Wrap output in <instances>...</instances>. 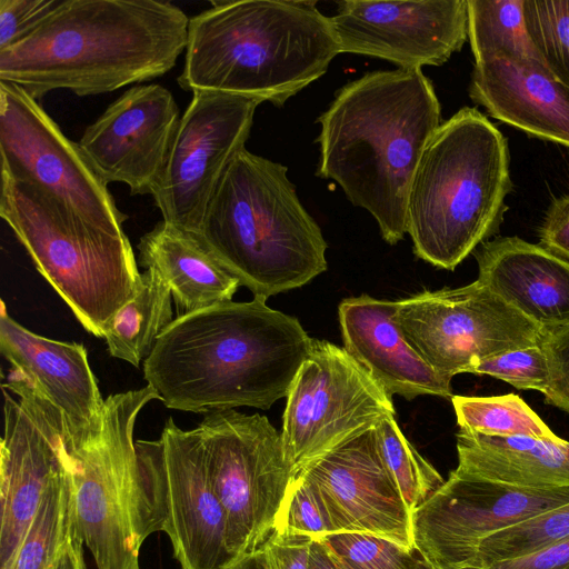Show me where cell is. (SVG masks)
I'll list each match as a JSON object with an SVG mask.
<instances>
[{
  "label": "cell",
  "mask_w": 569,
  "mask_h": 569,
  "mask_svg": "<svg viewBox=\"0 0 569 569\" xmlns=\"http://www.w3.org/2000/svg\"><path fill=\"white\" fill-rule=\"evenodd\" d=\"M447 569H482V568L475 567V566H461V567H452V568H447Z\"/></svg>",
  "instance_id": "obj_44"
},
{
  "label": "cell",
  "mask_w": 569,
  "mask_h": 569,
  "mask_svg": "<svg viewBox=\"0 0 569 569\" xmlns=\"http://www.w3.org/2000/svg\"><path fill=\"white\" fill-rule=\"evenodd\" d=\"M459 430L486 436L558 438L543 420L517 395L452 396Z\"/></svg>",
  "instance_id": "obj_29"
},
{
  "label": "cell",
  "mask_w": 569,
  "mask_h": 569,
  "mask_svg": "<svg viewBox=\"0 0 569 569\" xmlns=\"http://www.w3.org/2000/svg\"><path fill=\"white\" fill-rule=\"evenodd\" d=\"M267 299L224 301L179 315L143 361L167 408L212 413L269 409L286 398L312 343L299 320Z\"/></svg>",
  "instance_id": "obj_1"
},
{
  "label": "cell",
  "mask_w": 569,
  "mask_h": 569,
  "mask_svg": "<svg viewBox=\"0 0 569 569\" xmlns=\"http://www.w3.org/2000/svg\"><path fill=\"white\" fill-rule=\"evenodd\" d=\"M281 439L296 476L395 415L391 397L343 348L312 339L287 395Z\"/></svg>",
  "instance_id": "obj_11"
},
{
  "label": "cell",
  "mask_w": 569,
  "mask_h": 569,
  "mask_svg": "<svg viewBox=\"0 0 569 569\" xmlns=\"http://www.w3.org/2000/svg\"><path fill=\"white\" fill-rule=\"evenodd\" d=\"M152 400L159 396L148 385L109 396L100 435L70 450L77 530L98 569H140L144 539L133 429L139 412Z\"/></svg>",
  "instance_id": "obj_8"
},
{
  "label": "cell",
  "mask_w": 569,
  "mask_h": 569,
  "mask_svg": "<svg viewBox=\"0 0 569 569\" xmlns=\"http://www.w3.org/2000/svg\"><path fill=\"white\" fill-rule=\"evenodd\" d=\"M309 569H339L337 561L320 539L310 545Z\"/></svg>",
  "instance_id": "obj_42"
},
{
  "label": "cell",
  "mask_w": 569,
  "mask_h": 569,
  "mask_svg": "<svg viewBox=\"0 0 569 569\" xmlns=\"http://www.w3.org/2000/svg\"><path fill=\"white\" fill-rule=\"evenodd\" d=\"M190 18L179 86L282 107L340 53L316 1H211Z\"/></svg>",
  "instance_id": "obj_4"
},
{
  "label": "cell",
  "mask_w": 569,
  "mask_h": 569,
  "mask_svg": "<svg viewBox=\"0 0 569 569\" xmlns=\"http://www.w3.org/2000/svg\"><path fill=\"white\" fill-rule=\"evenodd\" d=\"M315 538L272 532L262 545L268 569H309L310 545Z\"/></svg>",
  "instance_id": "obj_38"
},
{
  "label": "cell",
  "mask_w": 569,
  "mask_h": 569,
  "mask_svg": "<svg viewBox=\"0 0 569 569\" xmlns=\"http://www.w3.org/2000/svg\"><path fill=\"white\" fill-rule=\"evenodd\" d=\"M523 13L545 66L569 86V0H523Z\"/></svg>",
  "instance_id": "obj_33"
},
{
  "label": "cell",
  "mask_w": 569,
  "mask_h": 569,
  "mask_svg": "<svg viewBox=\"0 0 569 569\" xmlns=\"http://www.w3.org/2000/svg\"><path fill=\"white\" fill-rule=\"evenodd\" d=\"M468 372L487 375L519 390H538L543 395L550 385V370L540 345L489 357L472 365Z\"/></svg>",
  "instance_id": "obj_35"
},
{
  "label": "cell",
  "mask_w": 569,
  "mask_h": 569,
  "mask_svg": "<svg viewBox=\"0 0 569 569\" xmlns=\"http://www.w3.org/2000/svg\"><path fill=\"white\" fill-rule=\"evenodd\" d=\"M138 251L139 262L166 281L180 315L230 301L240 286L198 233L163 220L140 238Z\"/></svg>",
  "instance_id": "obj_25"
},
{
  "label": "cell",
  "mask_w": 569,
  "mask_h": 569,
  "mask_svg": "<svg viewBox=\"0 0 569 569\" xmlns=\"http://www.w3.org/2000/svg\"><path fill=\"white\" fill-rule=\"evenodd\" d=\"M172 295L152 268L141 273V286L112 318L104 339L110 356L139 367L151 353L157 339L173 321Z\"/></svg>",
  "instance_id": "obj_26"
},
{
  "label": "cell",
  "mask_w": 569,
  "mask_h": 569,
  "mask_svg": "<svg viewBox=\"0 0 569 569\" xmlns=\"http://www.w3.org/2000/svg\"><path fill=\"white\" fill-rule=\"evenodd\" d=\"M375 429L383 465L413 513L445 480L408 441L395 415L381 419Z\"/></svg>",
  "instance_id": "obj_30"
},
{
  "label": "cell",
  "mask_w": 569,
  "mask_h": 569,
  "mask_svg": "<svg viewBox=\"0 0 569 569\" xmlns=\"http://www.w3.org/2000/svg\"><path fill=\"white\" fill-rule=\"evenodd\" d=\"M469 96L492 118L569 147V86L542 63L498 56L475 64Z\"/></svg>",
  "instance_id": "obj_22"
},
{
  "label": "cell",
  "mask_w": 569,
  "mask_h": 569,
  "mask_svg": "<svg viewBox=\"0 0 569 569\" xmlns=\"http://www.w3.org/2000/svg\"><path fill=\"white\" fill-rule=\"evenodd\" d=\"M477 280L542 330L569 323V261L519 237H499L473 252Z\"/></svg>",
  "instance_id": "obj_23"
},
{
  "label": "cell",
  "mask_w": 569,
  "mask_h": 569,
  "mask_svg": "<svg viewBox=\"0 0 569 569\" xmlns=\"http://www.w3.org/2000/svg\"><path fill=\"white\" fill-rule=\"evenodd\" d=\"M82 547L80 537H73L50 569H87Z\"/></svg>",
  "instance_id": "obj_41"
},
{
  "label": "cell",
  "mask_w": 569,
  "mask_h": 569,
  "mask_svg": "<svg viewBox=\"0 0 569 569\" xmlns=\"http://www.w3.org/2000/svg\"><path fill=\"white\" fill-rule=\"evenodd\" d=\"M569 538V502L495 532L480 541L467 566L519 558Z\"/></svg>",
  "instance_id": "obj_31"
},
{
  "label": "cell",
  "mask_w": 569,
  "mask_h": 569,
  "mask_svg": "<svg viewBox=\"0 0 569 569\" xmlns=\"http://www.w3.org/2000/svg\"><path fill=\"white\" fill-rule=\"evenodd\" d=\"M457 472L506 486L569 488V441L530 436L457 433Z\"/></svg>",
  "instance_id": "obj_24"
},
{
  "label": "cell",
  "mask_w": 569,
  "mask_h": 569,
  "mask_svg": "<svg viewBox=\"0 0 569 569\" xmlns=\"http://www.w3.org/2000/svg\"><path fill=\"white\" fill-rule=\"evenodd\" d=\"M273 532L315 539L337 533L320 492L303 476H296Z\"/></svg>",
  "instance_id": "obj_34"
},
{
  "label": "cell",
  "mask_w": 569,
  "mask_h": 569,
  "mask_svg": "<svg viewBox=\"0 0 569 569\" xmlns=\"http://www.w3.org/2000/svg\"><path fill=\"white\" fill-rule=\"evenodd\" d=\"M512 190L508 143L476 108L443 121L428 141L407 201L415 254L455 270L496 234Z\"/></svg>",
  "instance_id": "obj_6"
},
{
  "label": "cell",
  "mask_w": 569,
  "mask_h": 569,
  "mask_svg": "<svg viewBox=\"0 0 569 569\" xmlns=\"http://www.w3.org/2000/svg\"><path fill=\"white\" fill-rule=\"evenodd\" d=\"M209 476L238 558L260 548L273 532L296 473L281 433L267 417L236 410L209 413L199 423Z\"/></svg>",
  "instance_id": "obj_10"
},
{
  "label": "cell",
  "mask_w": 569,
  "mask_h": 569,
  "mask_svg": "<svg viewBox=\"0 0 569 569\" xmlns=\"http://www.w3.org/2000/svg\"><path fill=\"white\" fill-rule=\"evenodd\" d=\"M259 104L242 96L192 92L151 193L164 222L200 232L221 178L246 148Z\"/></svg>",
  "instance_id": "obj_14"
},
{
  "label": "cell",
  "mask_w": 569,
  "mask_h": 569,
  "mask_svg": "<svg viewBox=\"0 0 569 569\" xmlns=\"http://www.w3.org/2000/svg\"><path fill=\"white\" fill-rule=\"evenodd\" d=\"M393 319L421 358L450 379L489 357L540 345L543 333L478 280L401 299Z\"/></svg>",
  "instance_id": "obj_12"
},
{
  "label": "cell",
  "mask_w": 569,
  "mask_h": 569,
  "mask_svg": "<svg viewBox=\"0 0 569 569\" xmlns=\"http://www.w3.org/2000/svg\"><path fill=\"white\" fill-rule=\"evenodd\" d=\"M397 301L368 295L338 308L343 349L392 397H452L451 379L435 371L409 345L393 317Z\"/></svg>",
  "instance_id": "obj_21"
},
{
  "label": "cell",
  "mask_w": 569,
  "mask_h": 569,
  "mask_svg": "<svg viewBox=\"0 0 569 569\" xmlns=\"http://www.w3.org/2000/svg\"><path fill=\"white\" fill-rule=\"evenodd\" d=\"M297 475L316 486L337 533L373 535L415 548L412 513L383 465L375 427L308 463Z\"/></svg>",
  "instance_id": "obj_19"
},
{
  "label": "cell",
  "mask_w": 569,
  "mask_h": 569,
  "mask_svg": "<svg viewBox=\"0 0 569 569\" xmlns=\"http://www.w3.org/2000/svg\"><path fill=\"white\" fill-rule=\"evenodd\" d=\"M317 176L366 209L386 242L407 233V201L423 150L442 123L421 69L372 71L342 86L318 118Z\"/></svg>",
  "instance_id": "obj_3"
},
{
  "label": "cell",
  "mask_w": 569,
  "mask_h": 569,
  "mask_svg": "<svg viewBox=\"0 0 569 569\" xmlns=\"http://www.w3.org/2000/svg\"><path fill=\"white\" fill-rule=\"evenodd\" d=\"M540 346L550 370L546 402L569 415V323L543 330Z\"/></svg>",
  "instance_id": "obj_36"
},
{
  "label": "cell",
  "mask_w": 569,
  "mask_h": 569,
  "mask_svg": "<svg viewBox=\"0 0 569 569\" xmlns=\"http://www.w3.org/2000/svg\"><path fill=\"white\" fill-rule=\"evenodd\" d=\"M0 216L80 325L103 338L114 315L141 286L126 232L98 227L3 171Z\"/></svg>",
  "instance_id": "obj_7"
},
{
  "label": "cell",
  "mask_w": 569,
  "mask_h": 569,
  "mask_svg": "<svg viewBox=\"0 0 569 569\" xmlns=\"http://www.w3.org/2000/svg\"><path fill=\"white\" fill-rule=\"evenodd\" d=\"M330 21L340 53L403 69L441 66L468 38L467 0H342Z\"/></svg>",
  "instance_id": "obj_17"
},
{
  "label": "cell",
  "mask_w": 569,
  "mask_h": 569,
  "mask_svg": "<svg viewBox=\"0 0 569 569\" xmlns=\"http://www.w3.org/2000/svg\"><path fill=\"white\" fill-rule=\"evenodd\" d=\"M332 555V553H331ZM333 556V555H332ZM335 560L337 561L338 563V567L339 569H351L350 567H348L347 565H345L343 562H341L340 560H338L335 556H333Z\"/></svg>",
  "instance_id": "obj_45"
},
{
  "label": "cell",
  "mask_w": 569,
  "mask_h": 569,
  "mask_svg": "<svg viewBox=\"0 0 569 569\" xmlns=\"http://www.w3.org/2000/svg\"><path fill=\"white\" fill-rule=\"evenodd\" d=\"M72 470L71 458V462L51 479L12 569H50L70 540L79 536Z\"/></svg>",
  "instance_id": "obj_27"
},
{
  "label": "cell",
  "mask_w": 569,
  "mask_h": 569,
  "mask_svg": "<svg viewBox=\"0 0 569 569\" xmlns=\"http://www.w3.org/2000/svg\"><path fill=\"white\" fill-rule=\"evenodd\" d=\"M1 171L43 190L82 218L123 233L121 212L108 184L93 169L79 143L21 87L0 81Z\"/></svg>",
  "instance_id": "obj_13"
},
{
  "label": "cell",
  "mask_w": 569,
  "mask_h": 569,
  "mask_svg": "<svg viewBox=\"0 0 569 569\" xmlns=\"http://www.w3.org/2000/svg\"><path fill=\"white\" fill-rule=\"evenodd\" d=\"M189 20L169 1L62 0L0 51V81L38 101L59 89L84 97L154 79L186 51Z\"/></svg>",
  "instance_id": "obj_2"
},
{
  "label": "cell",
  "mask_w": 569,
  "mask_h": 569,
  "mask_svg": "<svg viewBox=\"0 0 569 569\" xmlns=\"http://www.w3.org/2000/svg\"><path fill=\"white\" fill-rule=\"evenodd\" d=\"M569 502V488L520 489L456 470L412 513L415 547L437 568L469 565L482 539Z\"/></svg>",
  "instance_id": "obj_16"
},
{
  "label": "cell",
  "mask_w": 569,
  "mask_h": 569,
  "mask_svg": "<svg viewBox=\"0 0 569 569\" xmlns=\"http://www.w3.org/2000/svg\"><path fill=\"white\" fill-rule=\"evenodd\" d=\"M482 569H569V538L539 551L498 561Z\"/></svg>",
  "instance_id": "obj_40"
},
{
  "label": "cell",
  "mask_w": 569,
  "mask_h": 569,
  "mask_svg": "<svg viewBox=\"0 0 569 569\" xmlns=\"http://www.w3.org/2000/svg\"><path fill=\"white\" fill-rule=\"evenodd\" d=\"M0 350L13 372L60 411L69 450L100 435L104 400L82 343L57 341L31 332L9 316L1 301Z\"/></svg>",
  "instance_id": "obj_20"
},
{
  "label": "cell",
  "mask_w": 569,
  "mask_h": 569,
  "mask_svg": "<svg viewBox=\"0 0 569 569\" xmlns=\"http://www.w3.org/2000/svg\"><path fill=\"white\" fill-rule=\"evenodd\" d=\"M62 0H0V51L30 33Z\"/></svg>",
  "instance_id": "obj_37"
},
{
  "label": "cell",
  "mask_w": 569,
  "mask_h": 569,
  "mask_svg": "<svg viewBox=\"0 0 569 569\" xmlns=\"http://www.w3.org/2000/svg\"><path fill=\"white\" fill-rule=\"evenodd\" d=\"M0 569H12L51 479L71 462L60 411L13 371L2 385Z\"/></svg>",
  "instance_id": "obj_15"
},
{
  "label": "cell",
  "mask_w": 569,
  "mask_h": 569,
  "mask_svg": "<svg viewBox=\"0 0 569 569\" xmlns=\"http://www.w3.org/2000/svg\"><path fill=\"white\" fill-rule=\"evenodd\" d=\"M142 537L164 531L182 569H226L237 558L212 486L200 431L171 417L157 440H138Z\"/></svg>",
  "instance_id": "obj_9"
},
{
  "label": "cell",
  "mask_w": 569,
  "mask_h": 569,
  "mask_svg": "<svg viewBox=\"0 0 569 569\" xmlns=\"http://www.w3.org/2000/svg\"><path fill=\"white\" fill-rule=\"evenodd\" d=\"M287 172L243 148L221 178L198 233L253 297L299 288L327 270V242Z\"/></svg>",
  "instance_id": "obj_5"
},
{
  "label": "cell",
  "mask_w": 569,
  "mask_h": 569,
  "mask_svg": "<svg viewBox=\"0 0 569 569\" xmlns=\"http://www.w3.org/2000/svg\"><path fill=\"white\" fill-rule=\"evenodd\" d=\"M320 540L351 569H437L416 547L407 549L373 535L341 532Z\"/></svg>",
  "instance_id": "obj_32"
},
{
  "label": "cell",
  "mask_w": 569,
  "mask_h": 569,
  "mask_svg": "<svg viewBox=\"0 0 569 569\" xmlns=\"http://www.w3.org/2000/svg\"><path fill=\"white\" fill-rule=\"evenodd\" d=\"M542 247L569 261V193L555 199L539 229Z\"/></svg>",
  "instance_id": "obj_39"
},
{
  "label": "cell",
  "mask_w": 569,
  "mask_h": 569,
  "mask_svg": "<svg viewBox=\"0 0 569 569\" xmlns=\"http://www.w3.org/2000/svg\"><path fill=\"white\" fill-rule=\"evenodd\" d=\"M467 6L475 64L507 56L545 66L527 29L523 0H467Z\"/></svg>",
  "instance_id": "obj_28"
},
{
  "label": "cell",
  "mask_w": 569,
  "mask_h": 569,
  "mask_svg": "<svg viewBox=\"0 0 569 569\" xmlns=\"http://www.w3.org/2000/svg\"><path fill=\"white\" fill-rule=\"evenodd\" d=\"M226 569H268L267 555L261 546L260 548L238 557Z\"/></svg>",
  "instance_id": "obj_43"
},
{
  "label": "cell",
  "mask_w": 569,
  "mask_h": 569,
  "mask_svg": "<svg viewBox=\"0 0 569 569\" xmlns=\"http://www.w3.org/2000/svg\"><path fill=\"white\" fill-rule=\"evenodd\" d=\"M180 118L167 88L158 83L134 86L86 128L79 146L107 184L121 182L131 196H151Z\"/></svg>",
  "instance_id": "obj_18"
}]
</instances>
